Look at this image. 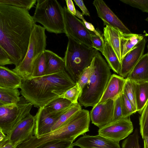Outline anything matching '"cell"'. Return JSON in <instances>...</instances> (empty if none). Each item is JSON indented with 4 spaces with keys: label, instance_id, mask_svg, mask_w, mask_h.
<instances>
[{
    "label": "cell",
    "instance_id": "obj_47",
    "mask_svg": "<svg viewBox=\"0 0 148 148\" xmlns=\"http://www.w3.org/2000/svg\"><path fill=\"white\" fill-rule=\"evenodd\" d=\"M147 49H148V52H147V53L148 54V44L147 46Z\"/></svg>",
    "mask_w": 148,
    "mask_h": 148
},
{
    "label": "cell",
    "instance_id": "obj_17",
    "mask_svg": "<svg viewBox=\"0 0 148 148\" xmlns=\"http://www.w3.org/2000/svg\"><path fill=\"white\" fill-rule=\"evenodd\" d=\"M126 78L136 83L148 82V54L143 56Z\"/></svg>",
    "mask_w": 148,
    "mask_h": 148
},
{
    "label": "cell",
    "instance_id": "obj_8",
    "mask_svg": "<svg viewBox=\"0 0 148 148\" xmlns=\"http://www.w3.org/2000/svg\"><path fill=\"white\" fill-rule=\"evenodd\" d=\"M63 8L66 36L93 48L91 39L92 32L87 28L83 21L71 14L67 7L64 6Z\"/></svg>",
    "mask_w": 148,
    "mask_h": 148
},
{
    "label": "cell",
    "instance_id": "obj_6",
    "mask_svg": "<svg viewBox=\"0 0 148 148\" xmlns=\"http://www.w3.org/2000/svg\"><path fill=\"white\" fill-rule=\"evenodd\" d=\"M45 30L43 27L35 25L24 58L17 66L12 70L18 74L22 79L32 77L35 61L45 50L47 36Z\"/></svg>",
    "mask_w": 148,
    "mask_h": 148
},
{
    "label": "cell",
    "instance_id": "obj_21",
    "mask_svg": "<svg viewBox=\"0 0 148 148\" xmlns=\"http://www.w3.org/2000/svg\"><path fill=\"white\" fill-rule=\"evenodd\" d=\"M44 52L47 64L45 75L54 74L65 69L64 58L49 50L45 49Z\"/></svg>",
    "mask_w": 148,
    "mask_h": 148
},
{
    "label": "cell",
    "instance_id": "obj_38",
    "mask_svg": "<svg viewBox=\"0 0 148 148\" xmlns=\"http://www.w3.org/2000/svg\"><path fill=\"white\" fill-rule=\"evenodd\" d=\"M91 41L93 48L102 52L105 42L99 36L92 32L91 36Z\"/></svg>",
    "mask_w": 148,
    "mask_h": 148
},
{
    "label": "cell",
    "instance_id": "obj_25",
    "mask_svg": "<svg viewBox=\"0 0 148 148\" xmlns=\"http://www.w3.org/2000/svg\"><path fill=\"white\" fill-rule=\"evenodd\" d=\"M101 53L105 58L110 69L119 75L121 69V63L112 48L106 42H105L103 49Z\"/></svg>",
    "mask_w": 148,
    "mask_h": 148
},
{
    "label": "cell",
    "instance_id": "obj_19",
    "mask_svg": "<svg viewBox=\"0 0 148 148\" xmlns=\"http://www.w3.org/2000/svg\"><path fill=\"white\" fill-rule=\"evenodd\" d=\"M145 36L141 34H124L120 32V46L121 59L139 43Z\"/></svg>",
    "mask_w": 148,
    "mask_h": 148
},
{
    "label": "cell",
    "instance_id": "obj_18",
    "mask_svg": "<svg viewBox=\"0 0 148 148\" xmlns=\"http://www.w3.org/2000/svg\"><path fill=\"white\" fill-rule=\"evenodd\" d=\"M22 79L12 70L0 66V87L12 89L20 88Z\"/></svg>",
    "mask_w": 148,
    "mask_h": 148
},
{
    "label": "cell",
    "instance_id": "obj_34",
    "mask_svg": "<svg viewBox=\"0 0 148 148\" xmlns=\"http://www.w3.org/2000/svg\"><path fill=\"white\" fill-rule=\"evenodd\" d=\"M73 143L66 140H56L49 141L36 148H73Z\"/></svg>",
    "mask_w": 148,
    "mask_h": 148
},
{
    "label": "cell",
    "instance_id": "obj_23",
    "mask_svg": "<svg viewBox=\"0 0 148 148\" xmlns=\"http://www.w3.org/2000/svg\"><path fill=\"white\" fill-rule=\"evenodd\" d=\"M135 95L137 112L140 114L148 102V82L136 83Z\"/></svg>",
    "mask_w": 148,
    "mask_h": 148
},
{
    "label": "cell",
    "instance_id": "obj_10",
    "mask_svg": "<svg viewBox=\"0 0 148 148\" xmlns=\"http://www.w3.org/2000/svg\"><path fill=\"white\" fill-rule=\"evenodd\" d=\"M35 125V116L30 114L14 128L7 135L14 148H16L34 136Z\"/></svg>",
    "mask_w": 148,
    "mask_h": 148
},
{
    "label": "cell",
    "instance_id": "obj_7",
    "mask_svg": "<svg viewBox=\"0 0 148 148\" xmlns=\"http://www.w3.org/2000/svg\"><path fill=\"white\" fill-rule=\"evenodd\" d=\"M20 102L0 106V130L7 135L20 122L30 114L33 106L30 103Z\"/></svg>",
    "mask_w": 148,
    "mask_h": 148
},
{
    "label": "cell",
    "instance_id": "obj_26",
    "mask_svg": "<svg viewBox=\"0 0 148 148\" xmlns=\"http://www.w3.org/2000/svg\"><path fill=\"white\" fill-rule=\"evenodd\" d=\"M47 64L44 52L36 59L34 63L32 77H37L45 75Z\"/></svg>",
    "mask_w": 148,
    "mask_h": 148
},
{
    "label": "cell",
    "instance_id": "obj_39",
    "mask_svg": "<svg viewBox=\"0 0 148 148\" xmlns=\"http://www.w3.org/2000/svg\"><path fill=\"white\" fill-rule=\"evenodd\" d=\"M13 64L12 60L8 53L0 47V65L3 66Z\"/></svg>",
    "mask_w": 148,
    "mask_h": 148
},
{
    "label": "cell",
    "instance_id": "obj_20",
    "mask_svg": "<svg viewBox=\"0 0 148 148\" xmlns=\"http://www.w3.org/2000/svg\"><path fill=\"white\" fill-rule=\"evenodd\" d=\"M120 32L108 25L103 28L104 40L110 46L121 63L122 61L120 46Z\"/></svg>",
    "mask_w": 148,
    "mask_h": 148
},
{
    "label": "cell",
    "instance_id": "obj_35",
    "mask_svg": "<svg viewBox=\"0 0 148 148\" xmlns=\"http://www.w3.org/2000/svg\"><path fill=\"white\" fill-rule=\"evenodd\" d=\"M91 73V67L90 65L83 70L76 82L75 84L78 86L81 93L82 90L88 82Z\"/></svg>",
    "mask_w": 148,
    "mask_h": 148
},
{
    "label": "cell",
    "instance_id": "obj_24",
    "mask_svg": "<svg viewBox=\"0 0 148 148\" xmlns=\"http://www.w3.org/2000/svg\"><path fill=\"white\" fill-rule=\"evenodd\" d=\"M75 104L68 99L59 96L52 100L43 107L47 113H56L66 109Z\"/></svg>",
    "mask_w": 148,
    "mask_h": 148
},
{
    "label": "cell",
    "instance_id": "obj_41",
    "mask_svg": "<svg viewBox=\"0 0 148 148\" xmlns=\"http://www.w3.org/2000/svg\"><path fill=\"white\" fill-rule=\"evenodd\" d=\"M74 1L81 9L83 15L90 16V13L85 6L83 1L82 0H74Z\"/></svg>",
    "mask_w": 148,
    "mask_h": 148
},
{
    "label": "cell",
    "instance_id": "obj_16",
    "mask_svg": "<svg viewBox=\"0 0 148 148\" xmlns=\"http://www.w3.org/2000/svg\"><path fill=\"white\" fill-rule=\"evenodd\" d=\"M126 78L114 74L112 75L99 101L103 103L109 99L115 100L123 93Z\"/></svg>",
    "mask_w": 148,
    "mask_h": 148
},
{
    "label": "cell",
    "instance_id": "obj_30",
    "mask_svg": "<svg viewBox=\"0 0 148 148\" xmlns=\"http://www.w3.org/2000/svg\"><path fill=\"white\" fill-rule=\"evenodd\" d=\"M139 118L140 132L143 139L148 135V102L143 109Z\"/></svg>",
    "mask_w": 148,
    "mask_h": 148
},
{
    "label": "cell",
    "instance_id": "obj_3",
    "mask_svg": "<svg viewBox=\"0 0 148 148\" xmlns=\"http://www.w3.org/2000/svg\"><path fill=\"white\" fill-rule=\"evenodd\" d=\"M90 65V77L78 100L79 103L85 107H93L98 103L112 75L110 67L98 51Z\"/></svg>",
    "mask_w": 148,
    "mask_h": 148
},
{
    "label": "cell",
    "instance_id": "obj_32",
    "mask_svg": "<svg viewBox=\"0 0 148 148\" xmlns=\"http://www.w3.org/2000/svg\"><path fill=\"white\" fill-rule=\"evenodd\" d=\"M120 97L123 118L130 117L132 114L136 112L131 103L124 94H122Z\"/></svg>",
    "mask_w": 148,
    "mask_h": 148
},
{
    "label": "cell",
    "instance_id": "obj_13",
    "mask_svg": "<svg viewBox=\"0 0 148 148\" xmlns=\"http://www.w3.org/2000/svg\"><path fill=\"white\" fill-rule=\"evenodd\" d=\"M98 17L106 25L112 27L124 34L131 32L130 30L102 0H95L93 3Z\"/></svg>",
    "mask_w": 148,
    "mask_h": 148
},
{
    "label": "cell",
    "instance_id": "obj_33",
    "mask_svg": "<svg viewBox=\"0 0 148 148\" xmlns=\"http://www.w3.org/2000/svg\"><path fill=\"white\" fill-rule=\"evenodd\" d=\"M81 92L76 85L66 91L60 97L65 98L74 104L78 103Z\"/></svg>",
    "mask_w": 148,
    "mask_h": 148
},
{
    "label": "cell",
    "instance_id": "obj_15",
    "mask_svg": "<svg viewBox=\"0 0 148 148\" xmlns=\"http://www.w3.org/2000/svg\"><path fill=\"white\" fill-rule=\"evenodd\" d=\"M146 41L145 36L143 40L122 59L119 75L126 77L138 61L143 55Z\"/></svg>",
    "mask_w": 148,
    "mask_h": 148
},
{
    "label": "cell",
    "instance_id": "obj_2",
    "mask_svg": "<svg viewBox=\"0 0 148 148\" xmlns=\"http://www.w3.org/2000/svg\"><path fill=\"white\" fill-rule=\"evenodd\" d=\"M65 69L56 73L22 79L20 92L34 107H43L75 85Z\"/></svg>",
    "mask_w": 148,
    "mask_h": 148
},
{
    "label": "cell",
    "instance_id": "obj_40",
    "mask_svg": "<svg viewBox=\"0 0 148 148\" xmlns=\"http://www.w3.org/2000/svg\"><path fill=\"white\" fill-rule=\"evenodd\" d=\"M81 19L87 28L91 32H93L102 39H103L100 33L95 28L94 26L91 23L86 21L83 16L81 17Z\"/></svg>",
    "mask_w": 148,
    "mask_h": 148
},
{
    "label": "cell",
    "instance_id": "obj_12",
    "mask_svg": "<svg viewBox=\"0 0 148 148\" xmlns=\"http://www.w3.org/2000/svg\"><path fill=\"white\" fill-rule=\"evenodd\" d=\"M114 102V99H109L93 107L90 113L92 123L99 128L110 123L113 116Z\"/></svg>",
    "mask_w": 148,
    "mask_h": 148
},
{
    "label": "cell",
    "instance_id": "obj_31",
    "mask_svg": "<svg viewBox=\"0 0 148 148\" xmlns=\"http://www.w3.org/2000/svg\"><path fill=\"white\" fill-rule=\"evenodd\" d=\"M139 139L138 130L136 128L134 133L123 142L121 148H141Z\"/></svg>",
    "mask_w": 148,
    "mask_h": 148
},
{
    "label": "cell",
    "instance_id": "obj_5",
    "mask_svg": "<svg viewBox=\"0 0 148 148\" xmlns=\"http://www.w3.org/2000/svg\"><path fill=\"white\" fill-rule=\"evenodd\" d=\"M33 18L48 32L65 33L63 8L56 0H37Z\"/></svg>",
    "mask_w": 148,
    "mask_h": 148
},
{
    "label": "cell",
    "instance_id": "obj_46",
    "mask_svg": "<svg viewBox=\"0 0 148 148\" xmlns=\"http://www.w3.org/2000/svg\"><path fill=\"white\" fill-rule=\"evenodd\" d=\"M145 20L148 22V17L146 18Z\"/></svg>",
    "mask_w": 148,
    "mask_h": 148
},
{
    "label": "cell",
    "instance_id": "obj_11",
    "mask_svg": "<svg viewBox=\"0 0 148 148\" xmlns=\"http://www.w3.org/2000/svg\"><path fill=\"white\" fill-rule=\"evenodd\" d=\"M70 107L61 111L53 113H47L43 107L39 108L34 116V136L38 137L51 132L52 128L60 116Z\"/></svg>",
    "mask_w": 148,
    "mask_h": 148
},
{
    "label": "cell",
    "instance_id": "obj_36",
    "mask_svg": "<svg viewBox=\"0 0 148 148\" xmlns=\"http://www.w3.org/2000/svg\"><path fill=\"white\" fill-rule=\"evenodd\" d=\"M124 3L148 12V0H121Z\"/></svg>",
    "mask_w": 148,
    "mask_h": 148
},
{
    "label": "cell",
    "instance_id": "obj_1",
    "mask_svg": "<svg viewBox=\"0 0 148 148\" xmlns=\"http://www.w3.org/2000/svg\"><path fill=\"white\" fill-rule=\"evenodd\" d=\"M36 23L28 11L0 4V47L15 67L26 55Z\"/></svg>",
    "mask_w": 148,
    "mask_h": 148
},
{
    "label": "cell",
    "instance_id": "obj_27",
    "mask_svg": "<svg viewBox=\"0 0 148 148\" xmlns=\"http://www.w3.org/2000/svg\"><path fill=\"white\" fill-rule=\"evenodd\" d=\"M82 109L81 105L79 103L69 108L60 116L52 128L51 132L62 126L72 115Z\"/></svg>",
    "mask_w": 148,
    "mask_h": 148
},
{
    "label": "cell",
    "instance_id": "obj_29",
    "mask_svg": "<svg viewBox=\"0 0 148 148\" xmlns=\"http://www.w3.org/2000/svg\"><path fill=\"white\" fill-rule=\"evenodd\" d=\"M37 1L36 0H0V4L12 5L29 11L34 7Z\"/></svg>",
    "mask_w": 148,
    "mask_h": 148
},
{
    "label": "cell",
    "instance_id": "obj_28",
    "mask_svg": "<svg viewBox=\"0 0 148 148\" xmlns=\"http://www.w3.org/2000/svg\"><path fill=\"white\" fill-rule=\"evenodd\" d=\"M136 83L126 78V82L123 93L131 103L136 112H137V105L135 95Z\"/></svg>",
    "mask_w": 148,
    "mask_h": 148
},
{
    "label": "cell",
    "instance_id": "obj_37",
    "mask_svg": "<svg viewBox=\"0 0 148 148\" xmlns=\"http://www.w3.org/2000/svg\"><path fill=\"white\" fill-rule=\"evenodd\" d=\"M120 96L114 100L113 114L111 122L118 120L123 118L122 113Z\"/></svg>",
    "mask_w": 148,
    "mask_h": 148
},
{
    "label": "cell",
    "instance_id": "obj_44",
    "mask_svg": "<svg viewBox=\"0 0 148 148\" xmlns=\"http://www.w3.org/2000/svg\"><path fill=\"white\" fill-rule=\"evenodd\" d=\"M0 148H14V147L9 140L4 144L0 145Z\"/></svg>",
    "mask_w": 148,
    "mask_h": 148
},
{
    "label": "cell",
    "instance_id": "obj_48",
    "mask_svg": "<svg viewBox=\"0 0 148 148\" xmlns=\"http://www.w3.org/2000/svg\"></svg>",
    "mask_w": 148,
    "mask_h": 148
},
{
    "label": "cell",
    "instance_id": "obj_42",
    "mask_svg": "<svg viewBox=\"0 0 148 148\" xmlns=\"http://www.w3.org/2000/svg\"><path fill=\"white\" fill-rule=\"evenodd\" d=\"M67 8L68 10L73 14L75 15L76 10L73 3L72 0H66Z\"/></svg>",
    "mask_w": 148,
    "mask_h": 148
},
{
    "label": "cell",
    "instance_id": "obj_43",
    "mask_svg": "<svg viewBox=\"0 0 148 148\" xmlns=\"http://www.w3.org/2000/svg\"><path fill=\"white\" fill-rule=\"evenodd\" d=\"M9 140V138L7 135L4 134L0 130V145L4 144Z\"/></svg>",
    "mask_w": 148,
    "mask_h": 148
},
{
    "label": "cell",
    "instance_id": "obj_14",
    "mask_svg": "<svg viewBox=\"0 0 148 148\" xmlns=\"http://www.w3.org/2000/svg\"><path fill=\"white\" fill-rule=\"evenodd\" d=\"M80 148H121L119 142L106 138L99 135L90 136L84 134L71 145Z\"/></svg>",
    "mask_w": 148,
    "mask_h": 148
},
{
    "label": "cell",
    "instance_id": "obj_9",
    "mask_svg": "<svg viewBox=\"0 0 148 148\" xmlns=\"http://www.w3.org/2000/svg\"><path fill=\"white\" fill-rule=\"evenodd\" d=\"M133 126L130 117L111 122L99 128L98 135L111 140L119 141L133 132Z\"/></svg>",
    "mask_w": 148,
    "mask_h": 148
},
{
    "label": "cell",
    "instance_id": "obj_4",
    "mask_svg": "<svg viewBox=\"0 0 148 148\" xmlns=\"http://www.w3.org/2000/svg\"><path fill=\"white\" fill-rule=\"evenodd\" d=\"M68 41L64 58L65 70L75 83L83 70L90 64L98 51L67 36Z\"/></svg>",
    "mask_w": 148,
    "mask_h": 148
},
{
    "label": "cell",
    "instance_id": "obj_45",
    "mask_svg": "<svg viewBox=\"0 0 148 148\" xmlns=\"http://www.w3.org/2000/svg\"><path fill=\"white\" fill-rule=\"evenodd\" d=\"M144 140V148H148V135L145 136Z\"/></svg>",
    "mask_w": 148,
    "mask_h": 148
},
{
    "label": "cell",
    "instance_id": "obj_22",
    "mask_svg": "<svg viewBox=\"0 0 148 148\" xmlns=\"http://www.w3.org/2000/svg\"><path fill=\"white\" fill-rule=\"evenodd\" d=\"M20 94L17 89L0 87V106L18 103Z\"/></svg>",
    "mask_w": 148,
    "mask_h": 148
}]
</instances>
